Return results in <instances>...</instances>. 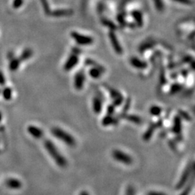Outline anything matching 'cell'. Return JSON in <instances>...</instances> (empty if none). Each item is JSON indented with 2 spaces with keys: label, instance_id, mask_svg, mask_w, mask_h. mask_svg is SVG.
<instances>
[{
  "label": "cell",
  "instance_id": "6da1fadb",
  "mask_svg": "<svg viewBox=\"0 0 195 195\" xmlns=\"http://www.w3.org/2000/svg\"><path fill=\"white\" fill-rule=\"evenodd\" d=\"M44 147L49 155L53 158L54 162L58 166L61 168H65L67 166V159L64 157L63 155L59 151L55 144L49 139H46L44 141Z\"/></svg>",
  "mask_w": 195,
  "mask_h": 195
},
{
  "label": "cell",
  "instance_id": "7a4b0ae2",
  "mask_svg": "<svg viewBox=\"0 0 195 195\" xmlns=\"http://www.w3.org/2000/svg\"><path fill=\"white\" fill-rule=\"evenodd\" d=\"M51 133L56 138L62 141L67 145L74 147L76 144V140H75V137L64 129L59 128V127H54L51 129Z\"/></svg>",
  "mask_w": 195,
  "mask_h": 195
},
{
  "label": "cell",
  "instance_id": "3957f363",
  "mask_svg": "<svg viewBox=\"0 0 195 195\" xmlns=\"http://www.w3.org/2000/svg\"><path fill=\"white\" fill-rule=\"evenodd\" d=\"M194 172V163L190 162L189 164L187 165L185 169L183 171L182 174H181L180 179L179 180V182L177 183L176 186V189H181L185 184L187 183L188 180L190 179L191 175L193 174Z\"/></svg>",
  "mask_w": 195,
  "mask_h": 195
},
{
  "label": "cell",
  "instance_id": "277c9868",
  "mask_svg": "<svg viewBox=\"0 0 195 195\" xmlns=\"http://www.w3.org/2000/svg\"><path fill=\"white\" fill-rule=\"evenodd\" d=\"M70 36L77 44L81 45V46H89V45L92 44L94 41L92 37L85 36V35L77 33L76 31H72L70 33Z\"/></svg>",
  "mask_w": 195,
  "mask_h": 195
},
{
  "label": "cell",
  "instance_id": "5b68a950",
  "mask_svg": "<svg viewBox=\"0 0 195 195\" xmlns=\"http://www.w3.org/2000/svg\"><path fill=\"white\" fill-rule=\"evenodd\" d=\"M111 155L115 161L125 165H130L133 163V158L129 155L125 153L120 150H114L112 151Z\"/></svg>",
  "mask_w": 195,
  "mask_h": 195
},
{
  "label": "cell",
  "instance_id": "8992f818",
  "mask_svg": "<svg viewBox=\"0 0 195 195\" xmlns=\"http://www.w3.org/2000/svg\"><path fill=\"white\" fill-rule=\"evenodd\" d=\"M163 125V120H159L158 121L155 123H152L149 126L148 128L147 129V130L145 131L143 136H142V139L144 141H148L149 139H151L152 134H153L154 132L155 131V129L158 127H161Z\"/></svg>",
  "mask_w": 195,
  "mask_h": 195
},
{
  "label": "cell",
  "instance_id": "52a82bcc",
  "mask_svg": "<svg viewBox=\"0 0 195 195\" xmlns=\"http://www.w3.org/2000/svg\"><path fill=\"white\" fill-rule=\"evenodd\" d=\"M108 36L111 43V46L113 47L114 51H115L117 54H122L123 53V48H122V46H121V44L119 43L117 35L115 34V33H114L113 31H111Z\"/></svg>",
  "mask_w": 195,
  "mask_h": 195
},
{
  "label": "cell",
  "instance_id": "ba28073f",
  "mask_svg": "<svg viewBox=\"0 0 195 195\" xmlns=\"http://www.w3.org/2000/svg\"><path fill=\"white\" fill-rule=\"evenodd\" d=\"M108 91L110 92L111 98L113 100V105L114 106L117 107L122 105L124 101V98L122 94L118 90L113 88H108Z\"/></svg>",
  "mask_w": 195,
  "mask_h": 195
},
{
  "label": "cell",
  "instance_id": "9c48e42d",
  "mask_svg": "<svg viewBox=\"0 0 195 195\" xmlns=\"http://www.w3.org/2000/svg\"><path fill=\"white\" fill-rule=\"evenodd\" d=\"M79 58L77 56L76 54H72L69 56L67 60L65 62V65H64V69L65 71H70L72 69L75 68V66L78 64Z\"/></svg>",
  "mask_w": 195,
  "mask_h": 195
},
{
  "label": "cell",
  "instance_id": "30bf717a",
  "mask_svg": "<svg viewBox=\"0 0 195 195\" xmlns=\"http://www.w3.org/2000/svg\"><path fill=\"white\" fill-rule=\"evenodd\" d=\"M85 81V77L83 72L80 71L75 75V80H74V86L77 90H82L84 86Z\"/></svg>",
  "mask_w": 195,
  "mask_h": 195
},
{
  "label": "cell",
  "instance_id": "8fae6325",
  "mask_svg": "<svg viewBox=\"0 0 195 195\" xmlns=\"http://www.w3.org/2000/svg\"><path fill=\"white\" fill-rule=\"evenodd\" d=\"M171 131L176 135L181 136V131H182V123L181 119L179 116H176L174 119V125H173Z\"/></svg>",
  "mask_w": 195,
  "mask_h": 195
},
{
  "label": "cell",
  "instance_id": "7c38bea8",
  "mask_svg": "<svg viewBox=\"0 0 195 195\" xmlns=\"http://www.w3.org/2000/svg\"><path fill=\"white\" fill-rule=\"evenodd\" d=\"M129 62H130V65L132 67L135 69H137V70H144L147 67V64L145 62L139 59L137 57H132L129 60Z\"/></svg>",
  "mask_w": 195,
  "mask_h": 195
},
{
  "label": "cell",
  "instance_id": "4fadbf2b",
  "mask_svg": "<svg viewBox=\"0 0 195 195\" xmlns=\"http://www.w3.org/2000/svg\"><path fill=\"white\" fill-rule=\"evenodd\" d=\"M28 131L29 134H31L32 137H34V138L40 139L43 137V132L41 130V129L35 127V126H29L28 128Z\"/></svg>",
  "mask_w": 195,
  "mask_h": 195
},
{
  "label": "cell",
  "instance_id": "5bb4252c",
  "mask_svg": "<svg viewBox=\"0 0 195 195\" xmlns=\"http://www.w3.org/2000/svg\"><path fill=\"white\" fill-rule=\"evenodd\" d=\"M73 12L71 10H57L53 12H51L49 15L53 17H56V18H62V17H67L72 15Z\"/></svg>",
  "mask_w": 195,
  "mask_h": 195
},
{
  "label": "cell",
  "instance_id": "9a60e30c",
  "mask_svg": "<svg viewBox=\"0 0 195 195\" xmlns=\"http://www.w3.org/2000/svg\"><path fill=\"white\" fill-rule=\"evenodd\" d=\"M193 186H194V175L192 174L191 176V180L189 182L187 181V183L184 185L180 195H189L190 192L193 189Z\"/></svg>",
  "mask_w": 195,
  "mask_h": 195
},
{
  "label": "cell",
  "instance_id": "2e32d148",
  "mask_svg": "<svg viewBox=\"0 0 195 195\" xmlns=\"http://www.w3.org/2000/svg\"><path fill=\"white\" fill-rule=\"evenodd\" d=\"M117 123H118V119L114 118L112 115H108V114L105 116L101 121L102 125L104 126V127H108V126L110 125H115Z\"/></svg>",
  "mask_w": 195,
  "mask_h": 195
},
{
  "label": "cell",
  "instance_id": "e0dca14e",
  "mask_svg": "<svg viewBox=\"0 0 195 195\" xmlns=\"http://www.w3.org/2000/svg\"><path fill=\"white\" fill-rule=\"evenodd\" d=\"M102 106H103V103H102L101 100L98 97L94 98L92 100V110L94 113L95 114H100L102 111Z\"/></svg>",
  "mask_w": 195,
  "mask_h": 195
},
{
  "label": "cell",
  "instance_id": "ac0fdd59",
  "mask_svg": "<svg viewBox=\"0 0 195 195\" xmlns=\"http://www.w3.org/2000/svg\"><path fill=\"white\" fill-rule=\"evenodd\" d=\"M132 16L137 26L142 27L143 25V16H142V12L139 10H134L132 12Z\"/></svg>",
  "mask_w": 195,
  "mask_h": 195
},
{
  "label": "cell",
  "instance_id": "d6986e66",
  "mask_svg": "<svg viewBox=\"0 0 195 195\" xmlns=\"http://www.w3.org/2000/svg\"><path fill=\"white\" fill-rule=\"evenodd\" d=\"M6 185L8 187L12 189H19L22 186L21 181L16 179H9L7 180Z\"/></svg>",
  "mask_w": 195,
  "mask_h": 195
},
{
  "label": "cell",
  "instance_id": "ffe728a7",
  "mask_svg": "<svg viewBox=\"0 0 195 195\" xmlns=\"http://www.w3.org/2000/svg\"><path fill=\"white\" fill-rule=\"evenodd\" d=\"M124 119H127L129 122H132V123L136 124H140L142 122V119L137 115L134 114H125L124 115Z\"/></svg>",
  "mask_w": 195,
  "mask_h": 195
},
{
  "label": "cell",
  "instance_id": "44dd1931",
  "mask_svg": "<svg viewBox=\"0 0 195 195\" xmlns=\"http://www.w3.org/2000/svg\"><path fill=\"white\" fill-rule=\"evenodd\" d=\"M102 72L103 71L100 70V69L97 68V67H92L91 69L89 70L88 73H89V75H90L92 78L98 79L99 77H100V76H101L102 74H103V72Z\"/></svg>",
  "mask_w": 195,
  "mask_h": 195
},
{
  "label": "cell",
  "instance_id": "7402d4cb",
  "mask_svg": "<svg viewBox=\"0 0 195 195\" xmlns=\"http://www.w3.org/2000/svg\"><path fill=\"white\" fill-rule=\"evenodd\" d=\"M163 109L158 106L153 105L150 108V113L153 117H159L162 113Z\"/></svg>",
  "mask_w": 195,
  "mask_h": 195
},
{
  "label": "cell",
  "instance_id": "603a6c76",
  "mask_svg": "<svg viewBox=\"0 0 195 195\" xmlns=\"http://www.w3.org/2000/svg\"><path fill=\"white\" fill-rule=\"evenodd\" d=\"M33 51H32L31 48H26V49H25L23 53H22L20 60H21H21L22 61H25V60L28 59H30L33 56Z\"/></svg>",
  "mask_w": 195,
  "mask_h": 195
},
{
  "label": "cell",
  "instance_id": "cb8c5ba5",
  "mask_svg": "<svg viewBox=\"0 0 195 195\" xmlns=\"http://www.w3.org/2000/svg\"><path fill=\"white\" fill-rule=\"evenodd\" d=\"M20 64H21V60L20 59H11L10 63V69L12 71H15V70H18V67L20 66Z\"/></svg>",
  "mask_w": 195,
  "mask_h": 195
},
{
  "label": "cell",
  "instance_id": "d4e9b609",
  "mask_svg": "<svg viewBox=\"0 0 195 195\" xmlns=\"http://www.w3.org/2000/svg\"><path fill=\"white\" fill-rule=\"evenodd\" d=\"M181 88H182V86H181L180 84L175 83L171 87V89H170V93L171 94L177 93L178 92H179L180 90H181Z\"/></svg>",
  "mask_w": 195,
  "mask_h": 195
},
{
  "label": "cell",
  "instance_id": "484cf974",
  "mask_svg": "<svg viewBox=\"0 0 195 195\" xmlns=\"http://www.w3.org/2000/svg\"><path fill=\"white\" fill-rule=\"evenodd\" d=\"M2 95H3V98H4V99H6V100H10V99H11L12 98L11 88H10V87H6V88H4L2 91Z\"/></svg>",
  "mask_w": 195,
  "mask_h": 195
},
{
  "label": "cell",
  "instance_id": "4316f807",
  "mask_svg": "<svg viewBox=\"0 0 195 195\" xmlns=\"http://www.w3.org/2000/svg\"><path fill=\"white\" fill-rule=\"evenodd\" d=\"M179 117H181V119H184V120L187 121V122H190V121L191 120V117H190L189 114H188L187 112L184 111L179 110Z\"/></svg>",
  "mask_w": 195,
  "mask_h": 195
},
{
  "label": "cell",
  "instance_id": "83f0119b",
  "mask_svg": "<svg viewBox=\"0 0 195 195\" xmlns=\"http://www.w3.org/2000/svg\"><path fill=\"white\" fill-rule=\"evenodd\" d=\"M41 4L42 7L43 8V10H44L46 14L47 15H50L51 13V10H50V7L49 5H48V3L47 1V0H41Z\"/></svg>",
  "mask_w": 195,
  "mask_h": 195
},
{
  "label": "cell",
  "instance_id": "f1b7e54d",
  "mask_svg": "<svg viewBox=\"0 0 195 195\" xmlns=\"http://www.w3.org/2000/svg\"><path fill=\"white\" fill-rule=\"evenodd\" d=\"M155 2V5L156 8L158 10L163 11L164 9V4L163 2V0H153Z\"/></svg>",
  "mask_w": 195,
  "mask_h": 195
},
{
  "label": "cell",
  "instance_id": "f546056e",
  "mask_svg": "<svg viewBox=\"0 0 195 195\" xmlns=\"http://www.w3.org/2000/svg\"><path fill=\"white\" fill-rule=\"evenodd\" d=\"M173 1L180 3V4H184V5H191L193 4L192 0H173Z\"/></svg>",
  "mask_w": 195,
  "mask_h": 195
},
{
  "label": "cell",
  "instance_id": "4dcf8cb0",
  "mask_svg": "<svg viewBox=\"0 0 195 195\" xmlns=\"http://www.w3.org/2000/svg\"><path fill=\"white\" fill-rule=\"evenodd\" d=\"M23 4V0H13V7L15 9H18V8L21 7Z\"/></svg>",
  "mask_w": 195,
  "mask_h": 195
},
{
  "label": "cell",
  "instance_id": "1f68e13d",
  "mask_svg": "<svg viewBox=\"0 0 195 195\" xmlns=\"http://www.w3.org/2000/svg\"><path fill=\"white\" fill-rule=\"evenodd\" d=\"M125 195H135V191H134L133 186H129L128 187H127Z\"/></svg>",
  "mask_w": 195,
  "mask_h": 195
},
{
  "label": "cell",
  "instance_id": "d6a6232c",
  "mask_svg": "<svg viewBox=\"0 0 195 195\" xmlns=\"http://www.w3.org/2000/svg\"><path fill=\"white\" fill-rule=\"evenodd\" d=\"M115 112V106L114 105H110L108 106V108H107V114L108 115H113Z\"/></svg>",
  "mask_w": 195,
  "mask_h": 195
},
{
  "label": "cell",
  "instance_id": "836d02e7",
  "mask_svg": "<svg viewBox=\"0 0 195 195\" xmlns=\"http://www.w3.org/2000/svg\"><path fill=\"white\" fill-rule=\"evenodd\" d=\"M147 195H166V194L163 192H161V191H149Z\"/></svg>",
  "mask_w": 195,
  "mask_h": 195
},
{
  "label": "cell",
  "instance_id": "e575fe53",
  "mask_svg": "<svg viewBox=\"0 0 195 195\" xmlns=\"http://www.w3.org/2000/svg\"><path fill=\"white\" fill-rule=\"evenodd\" d=\"M130 100H129V99H128V100H127V102H126V104H125V106H124V108L123 109V112H124V114H125V112H127V110H128V109L129 108V106H130Z\"/></svg>",
  "mask_w": 195,
  "mask_h": 195
},
{
  "label": "cell",
  "instance_id": "d590c367",
  "mask_svg": "<svg viewBox=\"0 0 195 195\" xmlns=\"http://www.w3.org/2000/svg\"><path fill=\"white\" fill-rule=\"evenodd\" d=\"M104 24H105L106 26H107L108 27L110 26L111 28V31H112V30H114V29H116L115 26H114L113 23H110V22H109L108 21H106L105 22H104Z\"/></svg>",
  "mask_w": 195,
  "mask_h": 195
},
{
  "label": "cell",
  "instance_id": "8d00e7d4",
  "mask_svg": "<svg viewBox=\"0 0 195 195\" xmlns=\"http://www.w3.org/2000/svg\"><path fill=\"white\" fill-rule=\"evenodd\" d=\"M79 195H90V194H89L88 192H87V191H81V192H80V194Z\"/></svg>",
  "mask_w": 195,
  "mask_h": 195
},
{
  "label": "cell",
  "instance_id": "74e56055",
  "mask_svg": "<svg viewBox=\"0 0 195 195\" xmlns=\"http://www.w3.org/2000/svg\"><path fill=\"white\" fill-rule=\"evenodd\" d=\"M1 119H2V115H1V112H0V122L1 121Z\"/></svg>",
  "mask_w": 195,
  "mask_h": 195
}]
</instances>
